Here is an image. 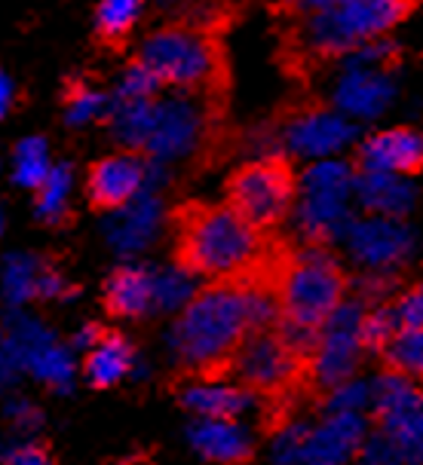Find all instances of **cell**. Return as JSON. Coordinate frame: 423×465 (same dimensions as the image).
I'll list each match as a JSON object with an SVG mask.
<instances>
[{
  "label": "cell",
  "mask_w": 423,
  "mask_h": 465,
  "mask_svg": "<svg viewBox=\"0 0 423 465\" xmlns=\"http://www.w3.org/2000/svg\"><path fill=\"white\" fill-rule=\"evenodd\" d=\"M156 89H160V83L151 77V71H147L138 58H132L126 64V71H123L117 98H154Z\"/></svg>",
  "instance_id": "27"
},
{
  "label": "cell",
  "mask_w": 423,
  "mask_h": 465,
  "mask_svg": "<svg viewBox=\"0 0 423 465\" xmlns=\"http://www.w3.org/2000/svg\"><path fill=\"white\" fill-rule=\"evenodd\" d=\"M356 138V126L337 116L322 102H297L273 126V141L292 147L297 156H326L347 147Z\"/></svg>",
  "instance_id": "8"
},
{
  "label": "cell",
  "mask_w": 423,
  "mask_h": 465,
  "mask_svg": "<svg viewBox=\"0 0 423 465\" xmlns=\"http://www.w3.org/2000/svg\"><path fill=\"white\" fill-rule=\"evenodd\" d=\"M15 181L22 187H40L49 174V160H46V141L44 138H25L15 147Z\"/></svg>",
  "instance_id": "24"
},
{
  "label": "cell",
  "mask_w": 423,
  "mask_h": 465,
  "mask_svg": "<svg viewBox=\"0 0 423 465\" xmlns=\"http://www.w3.org/2000/svg\"><path fill=\"white\" fill-rule=\"evenodd\" d=\"M147 0H98L96 6V44L105 53H123L136 31V22Z\"/></svg>",
  "instance_id": "18"
},
{
  "label": "cell",
  "mask_w": 423,
  "mask_h": 465,
  "mask_svg": "<svg viewBox=\"0 0 423 465\" xmlns=\"http://www.w3.org/2000/svg\"><path fill=\"white\" fill-rule=\"evenodd\" d=\"M353 184L365 209L387 214V218L405 214L414 205V196H418L408 184H402L396 174H387V172H359Z\"/></svg>",
  "instance_id": "17"
},
{
  "label": "cell",
  "mask_w": 423,
  "mask_h": 465,
  "mask_svg": "<svg viewBox=\"0 0 423 465\" xmlns=\"http://www.w3.org/2000/svg\"><path fill=\"white\" fill-rule=\"evenodd\" d=\"M65 120L68 126H86V123L98 120L107 114V98L98 86H93L89 80L74 77L65 83Z\"/></svg>",
  "instance_id": "22"
},
{
  "label": "cell",
  "mask_w": 423,
  "mask_h": 465,
  "mask_svg": "<svg viewBox=\"0 0 423 465\" xmlns=\"http://www.w3.org/2000/svg\"><path fill=\"white\" fill-rule=\"evenodd\" d=\"M418 6L420 0H337L328 10L286 19L282 62L297 77H307L335 58L353 55L365 44H375Z\"/></svg>",
  "instance_id": "2"
},
{
  "label": "cell",
  "mask_w": 423,
  "mask_h": 465,
  "mask_svg": "<svg viewBox=\"0 0 423 465\" xmlns=\"http://www.w3.org/2000/svg\"><path fill=\"white\" fill-rule=\"evenodd\" d=\"M297 199V172L288 156L267 153L258 160H248L230 172L224 181V203L258 232H277Z\"/></svg>",
  "instance_id": "6"
},
{
  "label": "cell",
  "mask_w": 423,
  "mask_h": 465,
  "mask_svg": "<svg viewBox=\"0 0 423 465\" xmlns=\"http://www.w3.org/2000/svg\"><path fill=\"white\" fill-rule=\"evenodd\" d=\"M147 178V156L117 151L96 160L86 172V203L93 212H120L138 196Z\"/></svg>",
  "instance_id": "9"
},
{
  "label": "cell",
  "mask_w": 423,
  "mask_h": 465,
  "mask_svg": "<svg viewBox=\"0 0 423 465\" xmlns=\"http://www.w3.org/2000/svg\"><path fill=\"white\" fill-rule=\"evenodd\" d=\"M273 322H277L273 297L248 276L215 279L194 291L172 325L176 386L224 383V371L239 343L252 331Z\"/></svg>",
  "instance_id": "1"
},
{
  "label": "cell",
  "mask_w": 423,
  "mask_h": 465,
  "mask_svg": "<svg viewBox=\"0 0 423 465\" xmlns=\"http://www.w3.org/2000/svg\"><path fill=\"white\" fill-rule=\"evenodd\" d=\"M389 306H393V315L399 322V331H423V282L396 294Z\"/></svg>",
  "instance_id": "26"
},
{
  "label": "cell",
  "mask_w": 423,
  "mask_h": 465,
  "mask_svg": "<svg viewBox=\"0 0 423 465\" xmlns=\"http://www.w3.org/2000/svg\"><path fill=\"white\" fill-rule=\"evenodd\" d=\"M68 190H71V172L68 165L49 169L44 184L37 187V214L46 223H62L68 218Z\"/></svg>",
  "instance_id": "23"
},
{
  "label": "cell",
  "mask_w": 423,
  "mask_h": 465,
  "mask_svg": "<svg viewBox=\"0 0 423 465\" xmlns=\"http://www.w3.org/2000/svg\"><path fill=\"white\" fill-rule=\"evenodd\" d=\"M353 169L344 163H319L297 178V232L307 245H328L347 221V193Z\"/></svg>",
  "instance_id": "7"
},
{
  "label": "cell",
  "mask_w": 423,
  "mask_h": 465,
  "mask_svg": "<svg viewBox=\"0 0 423 465\" xmlns=\"http://www.w3.org/2000/svg\"><path fill=\"white\" fill-rule=\"evenodd\" d=\"M136 346L117 328H89L86 355H83V380L93 389H114L132 373Z\"/></svg>",
  "instance_id": "11"
},
{
  "label": "cell",
  "mask_w": 423,
  "mask_h": 465,
  "mask_svg": "<svg viewBox=\"0 0 423 465\" xmlns=\"http://www.w3.org/2000/svg\"><path fill=\"white\" fill-rule=\"evenodd\" d=\"M176 392L187 411L212 422H237L239 413L252 404V395L230 383H185L176 386Z\"/></svg>",
  "instance_id": "15"
},
{
  "label": "cell",
  "mask_w": 423,
  "mask_h": 465,
  "mask_svg": "<svg viewBox=\"0 0 423 465\" xmlns=\"http://www.w3.org/2000/svg\"><path fill=\"white\" fill-rule=\"evenodd\" d=\"M4 465H55V450L46 441H28L10 447L4 456Z\"/></svg>",
  "instance_id": "28"
},
{
  "label": "cell",
  "mask_w": 423,
  "mask_h": 465,
  "mask_svg": "<svg viewBox=\"0 0 423 465\" xmlns=\"http://www.w3.org/2000/svg\"><path fill=\"white\" fill-rule=\"evenodd\" d=\"M15 98H19V93H15V83L6 77L4 71H0V120H4V116L13 111Z\"/></svg>",
  "instance_id": "30"
},
{
  "label": "cell",
  "mask_w": 423,
  "mask_h": 465,
  "mask_svg": "<svg viewBox=\"0 0 423 465\" xmlns=\"http://www.w3.org/2000/svg\"><path fill=\"white\" fill-rule=\"evenodd\" d=\"M393 98V80L380 68H365L353 64L350 74H344L337 86V104L359 116H378Z\"/></svg>",
  "instance_id": "16"
},
{
  "label": "cell",
  "mask_w": 423,
  "mask_h": 465,
  "mask_svg": "<svg viewBox=\"0 0 423 465\" xmlns=\"http://www.w3.org/2000/svg\"><path fill=\"white\" fill-rule=\"evenodd\" d=\"M353 165L359 172L418 174L423 172V135L414 129L375 132L356 147Z\"/></svg>",
  "instance_id": "10"
},
{
  "label": "cell",
  "mask_w": 423,
  "mask_h": 465,
  "mask_svg": "<svg viewBox=\"0 0 423 465\" xmlns=\"http://www.w3.org/2000/svg\"><path fill=\"white\" fill-rule=\"evenodd\" d=\"M172 261L181 276L234 279L267 252L273 232L252 230L227 205L187 199L172 209Z\"/></svg>",
  "instance_id": "3"
},
{
  "label": "cell",
  "mask_w": 423,
  "mask_h": 465,
  "mask_svg": "<svg viewBox=\"0 0 423 465\" xmlns=\"http://www.w3.org/2000/svg\"><path fill=\"white\" fill-rule=\"evenodd\" d=\"M156 303V276L141 267H117L102 282V306L111 319H145Z\"/></svg>",
  "instance_id": "13"
},
{
  "label": "cell",
  "mask_w": 423,
  "mask_h": 465,
  "mask_svg": "<svg viewBox=\"0 0 423 465\" xmlns=\"http://www.w3.org/2000/svg\"><path fill=\"white\" fill-rule=\"evenodd\" d=\"M350 245L362 263H368L375 270H389L411 254L414 236L405 223H396L393 218H371L353 223Z\"/></svg>",
  "instance_id": "12"
},
{
  "label": "cell",
  "mask_w": 423,
  "mask_h": 465,
  "mask_svg": "<svg viewBox=\"0 0 423 465\" xmlns=\"http://www.w3.org/2000/svg\"><path fill=\"white\" fill-rule=\"evenodd\" d=\"M359 438H362V426L356 417L331 420L326 429L310 438V444H307V450H304V462L307 465H337L356 450Z\"/></svg>",
  "instance_id": "19"
},
{
  "label": "cell",
  "mask_w": 423,
  "mask_h": 465,
  "mask_svg": "<svg viewBox=\"0 0 423 465\" xmlns=\"http://www.w3.org/2000/svg\"><path fill=\"white\" fill-rule=\"evenodd\" d=\"M335 4L337 0H270L273 13L282 15V19H301V15L328 10V6H335Z\"/></svg>",
  "instance_id": "29"
},
{
  "label": "cell",
  "mask_w": 423,
  "mask_h": 465,
  "mask_svg": "<svg viewBox=\"0 0 423 465\" xmlns=\"http://www.w3.org/2000/svg\"><path fill=\"white\" fill-rule=\"evenodd\" d=\"M190 441L212 465H248L255 456L252 441L237 422H196L190 429Z\"/></svg>",
  "instance_id": "14"
},
{
  "label": "cell",
  "mask_w": 423,
  "mask_h": 465,
  "mask_svg": "<svg viewBox=\"0 0 423 465\" xmlns=\"http://www.w3.org/2000/svg\"><path fill=\"white\" fill-rule=\"evenodd\" d=\"M136 58L160 86H172L185 95L227 102L230 74L221 28L187 19L169 22L141 40Z\"/></svg>",
  "instance_id": "4"
},
{
  "label": "cell",
  "mask_w": 423,
  "mask_h": 465,
  "mask_svg": "<svg viewBox=\"0 0 423 465\" xmlns=\"http://www.w3.org/2000/svg\"><path fill=\"white\" fill-rule=\"evenodd\" d=\"M380 373H396L423 386V331H399L378 352Z\"/></svg>",
  "instance_id": "20"
},
{
  "label": "cell",
  "mask_w": 423,
  "mask_h": 465,
  "mask_svg": "<svg viewBox=\"0 0 423 465\" xmlns=\"http://www.w3.org/2000/svg\"><path fill=\"white\" fill-rule=\"evenodd\" d=\"M384 431L389 435V441H393L396 450L405 453V460L423 465V411L420 407L411 413H405V417H399L396 422H389Z\"/></svg>",
  "instance_id": "25"
},
{
  "label": "cell",
  "mask_w": 423,
  "mask_h": 465,
  "mask_svg": "<svg viewBox=\"0 0 423 465\" xmlns=\"http://www.w3.org/2000/svg\"><path fill=\"white\" fill-rule=\"evenodd\" d=\"M420 411H423V389H420Z\"/></svg>",
  "instance_id": "31"
},
{
  "label": "cell",
  "mask_w": 423,
  "mask_h": 465,
  "mask_svg": "<svg viewBox=\"0 0 423 465\" xmlns=\"http://www.w3.org/2000/svg\"><path fill=\"white\" fill-rule=\"evenodd\" d=\"M350 276L328 245H292L286 239L270 279V297L277 319L295 328L322 331L344 306Z\"/></svg>",
  "instance_id": "5"
},
{
  "label": "cell",
  "mask_w": 423,
  "mask_h": 465,
  "mask_svg": "<svg viewBox=\"0 0 423 465\" xmlns=\"http://www.w3.org/2000/svg\"><path fill=\"white\" fill-rule=\"evenodd\" d=\"M396 334H399V322H396L389 301L378 306H362L359 322H356V346L362 352L378 355Z\"/></svg>",
  "instance_id": "21"
}]
</instances>
